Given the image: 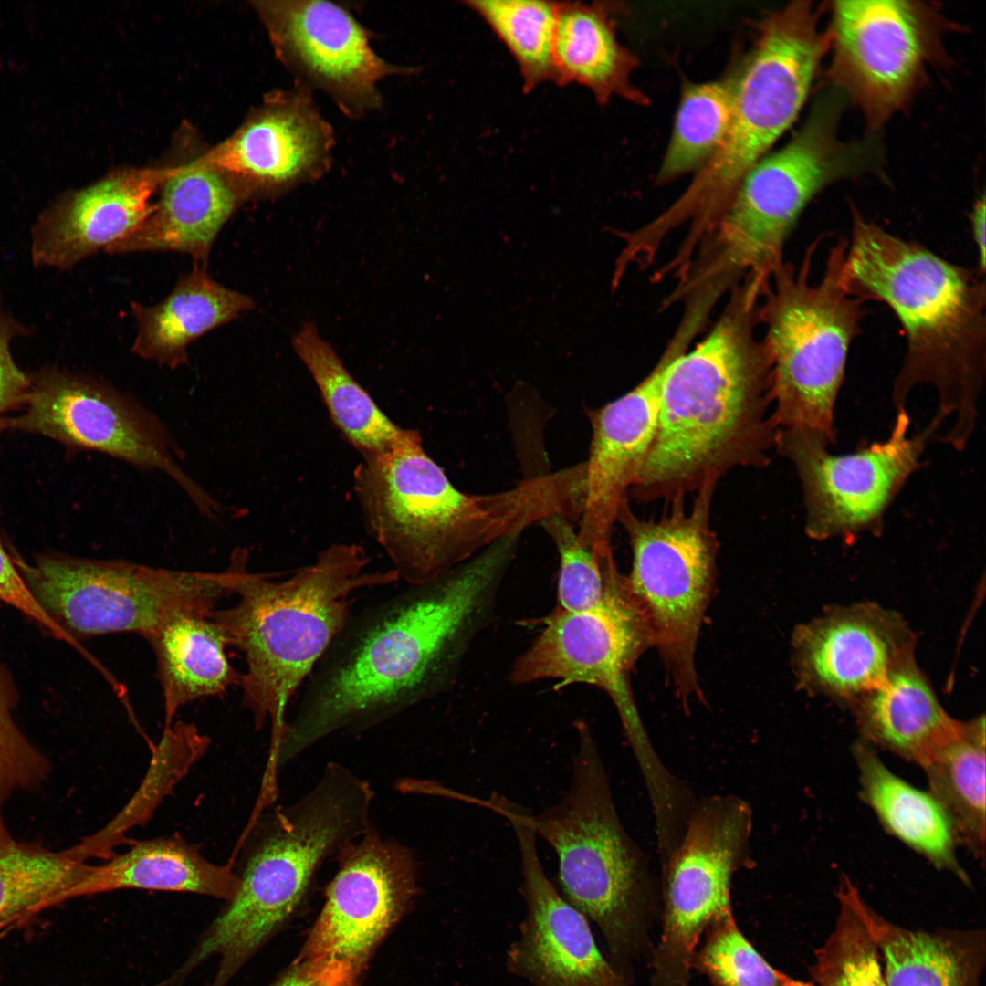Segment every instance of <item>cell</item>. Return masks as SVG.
Instances as JSON below:
<instances>
[{"instance_id": "cell-1", "label": "cell", "mask_w": 986, "mask_h": 986, "mask_svg": "<svg viewBox=\"0 0 986 986\" xmlns=\"http://www.w3.org/2000/svg\"><path fill=\"white\" fill-rule=\"evenodd\" d=\"M517 543L503 539L351 614L303 685L277 767L334 733L374 727L446 691L492 620Z\"/></svg>"}, {"instance_id": "cell-2", "label": "cell", "mask_w": 986, "mask_h": 986, "mask_svg": "<svg viewBox=\"0 0 986 986\" xmlns=\"http://www.w3.org/2000/svg\"><path fill=\"white\" fill-rule=\"evenodd\" d=\"M761 285L750 276L735 286L709 333L669 364L656 435L632 488L639 500H684L735 467L769 461L779 429L771 361L755 334Z\"/></svg>"}, {"instance_id": "cell-3", "label": "cell", "mask_w": 986, "mask_h": 986, "mask_svg": "<svg viewBox=\"0 0 986 986\" xmlns=\"http://www.w3.org/2000/svg\"><path fill=\"white\" fill-rule=\"evenodd\" d=\"M852 236L842 273L846 288L886 303L907 340L892 402L906 410L918 384L935 388L939 413L953 417L943 437L962 450L973 432L985 378V284L978 274L918 243L902 239L852 208Z\"/></svg>"}, {"instance_id": "cell-4", "label": "cell", "mask_w": 986, "mask_h": 986, "mask_svg": "<svg viewBox=\"0 0 986 986\" xmlns=\"http://www.w3.org/2000/svg\"><path fill=\"white\" fill-rule=\"evenodd\" d=\"M363 460L353 487L366 529L409 585L435 579L531 524L565 514L560 473L528 478L490 494L456 488L425 451L419 433Z\"/></svg>"}, {"instance_id": "cell-5", "label": "cell", "mask_w": 986, "mask_h": 986, "mask_svg": "<svg viewBox=\"0 0 986 986\" xmlns=\"http://www.w3.org/2000/svg\"><path fill=\"white\" fill-rule=\"evenodd\" d=\"M369 561L362 547L334 543L283 580L246 570L236 603L211 614L245 656L242 701L255 727L270 723V752L287 728L289 703L351 616L352 594L399 581L393 569L365 571Z\"/></svg>"}, {"instance_id": "cell-6", "label": "cell", "mask_w": 986, "mask_h": 986, "mask_svg": "<svg viewBox=\"0 0 986 986\" xmlns=\"http://www.w3.org/2000/svg\"><path fill=\"white\" fill-rule=\"evenodd\" d=\"M373 792L351 769L330 762L313 787L257 824L239 885L182 965L192 971L219 956L213 986H224L295 910L323 863L371 828Z\"/></svg>"}, {"instance_id": "cell-7", "label": "cell", "mask_w": 986, "mask_h": 986, "mask_svg": "<svg viewBox=\"0 0 986 986\" xmlns=\"http://www.w3.org/2000/svg\"><path fill=\"white\" fill-rule=\"evenodd\" d=\"M820 16L812 2L794 1L760 23L751 47L730 71L733 104L727 136L679 197L649 222L656 236L665 238L687 224L684 244L699 245L742 177L793 123L830 47L827 30L819 28Z\"/></svg>"}, {"instance_id": "cell-8", "label": "cell", "mask_w": 986, "mask_h": 986, "mask_svg": "<svg viewBox=\"0 0 986 986\" xmlns=\"http://www.w3.org/2000/svg\"><path fill=\"white\" fill-rule=\"evenodd\" d=\"M577 733L569 789L556 804L530 815V822L536 835L557 855L564 897L597 925L611 963L624 974L643 919L655 902L656 880L618 815L589 728L578 723Z\"/></svg>"}, {"instance_id": "cell-9", "label": "cell", "mask_w": 986, "mask_h": 986, "mask_svg": "<svg viewBox=\"0 0 986 986\" xmlns=\"http://www.w3.org/2000/svg\"><path fill=\"white\" fill-rule=\"evenodd\" d=\"M843 105L835 89L821 94L789 142L742 177L703 243L714 276L734 282L771 274L784 262L785 243L810 201L833 183L876 168L875 141L839 138Z\"/></svg>"}, {"instance_id": "cell-10", "label": "cell", "mask_w": 986, "mask_h": 986, "mask_svg": "<svg viewBox=\"0 0 986 986\" xmlns=\"http://www.w3.org/2000/svg\"><path fill=\"white\" fill-rule=\"evenodd\" d=\"M848 240L829 251L822 278H811L814 244L799 267L783 262L766 281L758 309L771 365V417L778 427L835 440L834 408L865 300L843 279Z\"/></svg>"}, {"instance_id": "cell-11", "label": "cell", "mask_w": 986, "mask_h": 986, "mask_svg": "<svg viewBox=\"0 0 986 986\" xmlns=\"http://www.w3.org/2000/svg\"><path fill=\"white\" fill-rule=\"evenodd\" d=\"M13 561L48 615L79 642L113 633L144 639L171 617L211 614L235 593L247 557L234 552L221 572L174 571L125 561H99L49 552L33 563Z\"/></svg>"}, {"instance_id": "cell-12", "label": "cell", "mask_w": 986, "mask_h": 986, "mask_svg": "<svg viewBox=\"0 0 986 986\" xmlns=\"http://www.w3.org/2000/svg\"><path fill=\"white\" fill-rule=\"evenodd\" d=\"M716 484L697 491L690 510L684 500L671 512L642 519L628 503L617 521L628 535L633 553L626 575L632 595L650 624L667 679L682 707L704 701L696 652L716 574L717 540L710 525Z\"/></svg>"}, {"instance_id": "cell-13", "label": "cell", "mask_w": 986, "mask_h": 986, "mask_svg": "<svg viewBox=\"0 0 986 986\" xmlns=\"http://www.w3.org/2000/svg\"><path fill=\"white\" fill-rule=\"evenodd\" d=\"M543 623L540 634L513 663L510 682L556 679L561 686L582 683L604 691L618 713L648 799H670L680 787V778L656 750L630 684L634 666L655 642L627 581L600 606L583 612L556 606Z\"/></svg>"}, {"instance_id": "cell-14", "label": "cell", "mask_w": 986, "mask_h": 986, "mask_svg": "<svg viewBox=\"0 0 986 986\" xmlns=\"http://www.w3.org/2000/svg\"><path fill=\"white\" fill-rule=\"evenodd\" d=\"M753 811L733 794L698 798L683 834L660 866L663 926L652 986H689L699 939L732 915L735 874L751 862Z\"/></svg>"}, {"instance_id": "cell-15", "label": "cell", "mask_w": 986, "mask_h": 986, "mask_svg": "<svg viewBox=\"0 0 986 986\" xmlns=\"http://www.w3.org/2000/svg\"><path fill=\"white\" fill-rule=\"evenodd\" d=\"M28 375L22 413L9 418L6 428L104 454L139 469L162 471L204 516L217 519L220 505L182 469V450L166 426L138 401L101 380L54 365Z\"/></svg>"}, {"instance_id": "cell-16", "label": "cell", "mask_w": 986, "mask_h": 986, "mask_svg": "<svg viewBox=\"0 0 986 986\" xmlns=\"http://www.w3.org/2000/svg\"><path fill=\"white\" fill-rule=\"evenodd\" d=\"M827 30L834 88L879 128L903 108L942 59L948 22L919 1H836Z\"/></svg>"}, {"instance_id": "cell-17", "label": "cell", "mask_w": 986, "mask_h": 986, "mask_svg": "<svg viewBox=\"0 0 986 986\" xmlns=\"http://www.w3.org/2000/svg\"><path fill=\"white\" fill-rule=\"evenodd\" d=\"M942 420L937 414L909 435L907 409L898 411L886 439L845 455L831 454V443L817 432L779 429L775 447L794 466L802 484L806 534L815 540H848L877 533L887 508L920 467V456Z\"/></svg>"}, {"instance_id": "cell-18", "label": "cell", "mask_w": 986, "mask_h": 986, "mask_svg": "<svg viewBox=\"0 0 986 986\" xmlns=\"http://www.w3.org/2000/svg\"><path fill=\"white\" fill-rule=\"evenodd\" d=\"M253 6L277 58L297 84L322 91L350 119L381 108V80L414 71L381 58L366 28L341 5L292 0L259 1Z\"/></svg>"}, {"instance_id": "cell-19", "label": "cell", "mask_w": 986, "mask_h": 986, "mask_svg": "<svg viewBox=\"0 0 986 986\" xmlns=\"http://www.w3.org/2000/svg\"><path fill=\"white\" fill-rule=\"evenodd\" d=\"M321 912L303 955L333 960L360 973L417 886V861L400 842L372 827L337 855Z\"/></svg>"}, {"instance_id": "cell-20", "label": "cell", "mask_w": 986, "mask_h": 986, "mask_svg": "<svg viewBox=\"0 0 986 986\" xmlns=\"http://www.w3.org/2000/svg\"><path fill=\"white\" fill-rule=\"evenodd\" d=\"M501 816L519 843L526 905L519 938L507 952L508 970L533 986H628L602 954L588 918L548 879L540 861L530 815L506 799Z\"/></svg>"}, {"instance_id": "cell-21", "label": "cell", "mask_w": 986, "mask_h": 986, "mask_svg": "<svg viewBox=\"0 0 986 986\" xmlns=\"http://www.w3.org/2000/svg\"><path fill=\"white\" fill-rule=\"evenodd\" d=\"M915 645L898 613L871 602L836 605L794 629L791 666L798 688L850 708L914 655Z\"/></svg>"}, {"instance_id": "cell-22", "label": "cell", "mask_w": 986, "mask_h": 986, "mask_svg": "<svg viewBox=\"0 0 986 986\" xmlns=\"http://www.w3.org/2000/svg\"><path fill=\"white\" fill-rule=\"evenodd\" d=\"M677 330L661 359L635 388L603 406L590 411L592 439L582 465V508L576 531L588 548L612 546L621 509L628 503L653 444L662 387L671 362L690 341Z\"/></svg>"}, {"instance_id": "cell-23", "label": "cell", "mask_w": 986, "mask_h": 986, "mask_svg": "<svg viewBox=\"0 0 986 986\" xmlns=\"http://www.w3.org/2000/svg\"><path fill=\"white\" fill-rule=\"evenodd\" d=\"M334 132L299 84L269 96L234 135L203 160L254 196L312 183L330 168Z\"/></svg>"}, {"instance_id": "cell-24", "label": "cell", "mask_w": 986, "mask_h": 986, "mask_svg": "<svg viewBox=\"0 0 986 986\" xmlns=\"http://www.w3.org/2000/svg\"><path fill=\"white\" fill-rule=\"evenodd\" d=\"M172 170H127L56 197L31 229L36 267L67 270L106 250L154 210L151 199Z\"/></svg>"}, {"instance_id": "cell-25", "label": "cell", "mask_w": 986, "mask_h": 986, "mask_svg": "<svg viewBox=\"0 0 986 986\" xmlns=\"http://www.w3.org/2000/svg\"><path fill=\"white\" fill-rule=\"evenodd\" d=\"M160 188L153 212L107 253L180 252L205 267L216 236L250 198L235 179L204 160L172 170Z\"/></svg>"}, {"instance_id": "cell-26", "label": "cell", "mask_w": 986, "mask_h": 986, "mask_svg": "<svg viewBox=\"0 0 986 986\" xmlns=\"http://www.w3.org/2000/svg\"><path fill=\"white\" fill-rule=\"evenodd\" d=\"M864 742L888 750L921 768L955 738L963 722L941 706L915 654L851 708Z\"/></svg>"}, {"instance_id": "cell-27", "label": "cell", "mask_w": 986, "mask_h": 986, "mask_svg": "<svg viewBox=\"0 0 986 986\" xmlns=\"http://www.w3.org/2000/svg\"><path fill=\"white\" fill-rule=\"evenodd\" d=\"M623 8L609 1L558 2L554 59L559 86L582 85L601 105L614 97L649 103L632 80L638 59L617 37L614 17Z\"/></svg>"}, {"instance_id": "cell-28", "label": "cell", "mask_w": 986, "mask_h": 986, "mask_svg": "<svg viewBox=\"0 0 986 986\" xmlns=\"http://www.w3.org/2000/svg\"><path fill=\"white\" fill-rule=\"evenodd\" d=\"M238 885L229 866L210 862L196 846L174 835L135 842L101 865L88 864L59 903L123 888L194 893L228 902Z\"/></svg>"}, {"instance_id": "cell-29", "label": "cell", "mask_w": 986, "mask_h": 986, "mask_svg": "<svg viewBox=\"0 0 986 986\" xmlns=\"http://www.w3.org/2000/svg\"><path fill=\"white\" fill-rule=\"evenodd\" d=\"M254 308L253 299L224 287L195 265L158 304L131 303L137 324L131 351L176 369L189 363L187 348L193 341Z\"/></svg>"}, {"instance_id": "cell-30", "label": "cell", "mask_w": 986, "mask_h": 986, "mask_svg": "<svg viewBox=\"0 0 986 986\" xmlns=\"http://www.w3.org/2000/svg\"><path fill=\"white\" fill-rule=\"evenodd\" d=\"M864 914L886 986H981L983 929H909L890 922L866 902Z\"/></svg>"}, {"instance_id": "cell-31", "label": "cell", "mask_w": 986, "mask_h": 986, "mask_svg": "<svg viewBox=\"0 0 986 986\" xmlns=\"http://www.w3.org/2000/svg\"><path fill=\"white\" fill-rule=\"evenodd\" d=\"M211 614H178L147 639L156 658L166 728L181 707L240 684L241 674L226 653L228 639Z\"/></svg>"}, {"instance_id": "cell-32", "label": "cell", "mask_w": 986, "mask_h": 986, "mask_svg": "<svg viewBox=\"0 0 986 986\" xmlns=\"http://www.w3.org/2000/svg\"><path fill=\"white\" fill-rule=\"evenodd\" d=\"M854 754L861 796L885 828L937 868L969 883L956 856L952 824L930 792L918 790L893 773L864 741L855 745Z\"/></svg>"}, {"instance_id": "cell-33", "label": "cell", "mask_w": 986, "mask_h": 986, "mask_svg": "<svg viewBox=\"0 0 986 986\" xmlns=\"http://www.w3.org/2000/svg\"><path fill=\"white\" fill-rule=\"evenodd\" d=\"M292 346L311 374L329 414L343 436L362 456L388 452L412 429L394 424L352 377L332 346L312 323H305Z\"/></svg>"}, {"instance_id": "cell-34", "label": "cell", "mask_w": 986, "mask_h": 986, "mask_svg": "<svg viewBox=\"0 0 986 986\" xmlns=\"http://www.w3.org/2000/svg\"><path fill=\"white\" fill-rule=\"evenodd\" d=\"M930 793L944 809L957 843L985 850V720L964 721L960 732L922 767Z\"/></svg>"}, {"instance_id": "cell-35", "label": "cell", "mask_w": 986, "mask_h": 986, "mask_svg": "<svg viewBox=\"0 0 986 986\" xmlns=\"http://www.w3.org/2000/svg\"><path fill=\"white\" fill-rule=\"evenodd\" d=\"M87 865L68 849L53 851L38 843L16 839L0 810V925L26 919L56 906Z\"/></svg>"}, {"instance_id": "cell-36", "label": "cell", "mask_w": 986, "mask_h": 986, "mask_svg": "<svg viewBox=\"0 0 986 986\" xmlns=\"http://www.w3.org/2000/svg\"><path fill=\"white\" fill-rule=\"evenodd\" d=\"M733 79L685 82L669 142L656 183L665 184L700 171L719 152L731 121Z\"/></svg>"}, {"instance_id": "cell-37", "label": "cell", "mask_w": 986, "mask_h": 986, "mask_svg": "<svg viewBox=\"0 0 986 986\" xmlns=\"http://www.w3.org/2000/svg\"><path fill=\"white\" fill-rule=\"evenodd\" d=\"M516 61L528 93L547 82L559 85L554 59L558 2L467 0Z\"/></svg>"}, {"instance_id": "cell-38", "label": "cell", "mask_w": 986, "mask_h": 986, "mask_svg": "<svg viewBox=\"0 0 986 986\" xmlns=\"http://www.w3.org/2000/svg\"><path fill=\"white\" fill-rule=\"evenodd\" d=\"M838 914L815 951L810 974L816 986H886L877 945L866 923L865 900L846 876L838 885Z\"/></svg>"}, {"instance_id": "cell-39", "label": "cell", "mask_w": 986, "mask_h": 986, "mask_svg": "<svg viewBox=\"0 0 986 986\" xmlns=\"http://www.w3.org/2000/svg\"><path fill=\"white\" fill-rule=\"evenodd\" d=\"M560 557L557 607L583 612L600 606L624 583L612 547L591 549L582 545L569 518L553 514L541 521Z\"/></svg>"}, {"instance_id": "cell-40", "label": "cell", "mask_w": 986, "mask_h": 986, "mask_svg": "<svg viewBox=\"0 0 986 986\" xmlns=\"http://www.w3.org/2000/svg\"><path fill=\"white\" fill-rule=\"evenodd\" d=\"M692 968L714 986H784L786 974L772 968L758 953L729 915L709 927Z\"/></svg>"}, {"instance_id": "cell-41", "label": "cell", "mask_w": 986, "mask_h": 986, "mask_svg": "<svg viewBox=\"0 0 986 986\" xmlns=\"http://www.w3.org/2000/svg\"><path fill=\"white\" fill-rule=\"evenodd\" d=\"M16 703L14 684L0 665V810L13 793L37 790L51 771L47 758L15 723Z\"/></svg>"}, {"instance_id": "cell-42", "label": "cell", "mask_w": 986, "mask_h": 986, "mask_svg": "<svg viewBox=\"0 0 986 986\" xmlns=\"http://www.w3.org/2000/svg\"><path fill=\"white\" fill-rule=\"evenodd\" d=\"M29 330L3 306L0 295V431L6 429L7 414L23 406L29 388V375L16 363L11 353L12 341L27 336Z\"/></svg>"}, {"instance_id": "cell-43", "label": "cell", "mask_w": 986, "mask_h": 986, "mask_svg": "<svg viewBox=\"0 0 986 986\" xmlns=\"http://www.w3.org/2000/svg\"><path fill=\"white\" fill-rule=\"evenodd\" d=\"M0 600L17 609L43 627L49 635L77 649L79 643L63 630L42 608L21 574L12 556L8 555L0 540Z\"/></svg>"}, {"instance_id": "cell-44", "label": "cell", "mask_w": 986, "mask_h": 986, "mask_svg": "<svg viewBox=\"0 0 986 986\" xmlns=\"http://www.w3.org/2000/svg\"><path fill=\"white\" fill-rule=\"evenodd\" d=\"M358 975L343 963L302 955L273 986H355Z\"/></svg>"}, {"instance_id": "cell-45", "label": "cell", "mask_w": 986, "mask_h": 986, "mask_svg": "<svg viewBox=\"0 0 986 986\" xmlns=\"http://www.w3.org/2000/svg\"><path fill=\"white\" fill-rule=\"evenodd\" d=\"M985 197L981 196L973 205L970 215L972 238L978 254V272L985 269Z\"/></svg>"}, {"instance_id": "cell-46", "label": "cell", "mask_w": 986, "mask_h": 986, "mask_svg": "<svg viewBox=\"0 0 986 986\" xmlns=\"http://www.w3.org/2000/svg\"><path fill=\"white\" fill-rule=\"evenodd\" d=\"M784 986H816L813 983H809L798 980H794L788 975L785 977Z\"/></svg>"}]
</instances>
